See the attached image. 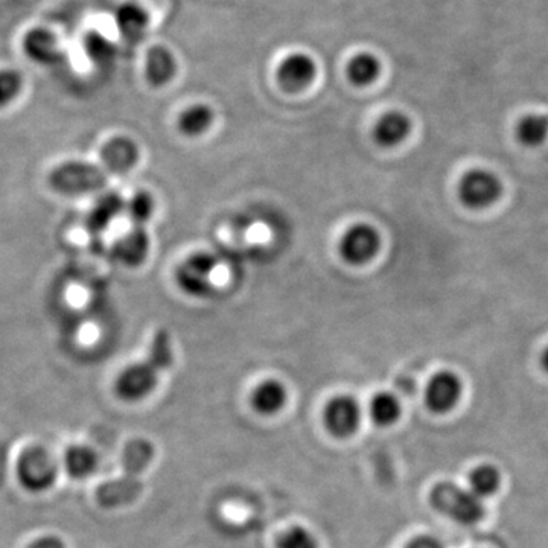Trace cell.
<instances>
[{
  "label": "cell",
  "instance_id": "cell-1",
  "mask_svg": "<svg viewBox=\"0 0 548 548\" xmlns=\"http://www.w3.org/2000/svg\"><path fill=\"white\" fill-rule=\"evenodd\" d=\"M174 361L173 345L168 332L157 331L147 358L125 367L115 381V393L125 402H137L150 396L159 383L163 370Z\"/></svg>",
  "mask_w": 548,
  "mask_h": 548
},
{
  "label": "cell",
  "instance_id": "cell-2",
  "mask_svg": "<svg viewBox=\"0 0 548 548\" xmlns=\"http://www.w3.org/2000/svg\"><path fill=\"white\" fill-rule=\"evenodd\" d=\"M154 457V448L150 440H130L125 445L122 456L124 472L118 478L99 486L96 491V501L106 509H118L134 503L142 492L141 475L150 466Z\"/></svg>",
  "mask_w": 548,
  "mask_h": 548
},
{
  "label": "cell",
  "instance_id": "cell-3",
  "mask_svg": "<svg viewBox=\"0 0 548 548\" xmlns=\"http://www.w3.org/2000/svg\"><path fill=\"white\" fill-rule=\"evenodd\" d=\"M430 503L437 512L460 526H475L485 518L483 500L475 497L469 489L456 483H437L430 492Z\"/></svg>",
  "mask_w": 548,
  "mask_h": 548
},
{
  "label": "cell",
  "instance_id": "cell-4",
  "mask_svg": "<svg viewBox=\"0 0 548 548\" xmlns=\"http://www.w3.org/2000/svg\"><path fill=\"white\" fill-rule=\"evenodd\" d=\"M48 182L61 195L77 197L93 194L106 185V171L93 163L71 160L55 166L49 174Z\"/></svg>",
  "mask_w": 548,
  "mask_h": 548
},
{
  "label": "cell",
  "instance_id": "cell-5",
  "mask_svg": "<svg viewBox=\"0 0 548 548\" xmlns=\"http://www.w3.org/2000/svg\"><path fill=\"white\" fill-rule=\"evenodd\" d=\"M16 474L17 480L26 491L34 494L49 491L57 482V460L46 448H26L17 459Z\"/></svg>",
  "mask_w": 548,
  "mask_h": 548
},
{
  "label": "cell",
  "instance_id": "cell-6",
  "mask_svg": "<svg viewBox=\"0 0 548 548\" xmlns=\"http://www.w3.org/2000/svg\"><path fill=\"white\" fill-rule=\"evenodd\" d=\"M457 195L468 209L482 211L497 203L503 195V183L489 169L474 168L460 177Z\"/></svg>",
  "mask_w": 548,
  "mask_h": 548
},
{
  "label": "cell",
  "instance_id": "cell-7",
  "mask_svg": "<svg viewBox=\"0 0 548 548\" xmlns=\"http://www.w3.org/2000/svg\"><path fill=\"white\" fill-rule=\"evenodd\" d=\"M381 250V233L369 223H355L346 229L338 244L341 259L351 265L369 264Z\"/></svg>",
  "mask_w": 548,
  "mask_h": 548
},
{
  "label": "cell",
  "instance_id": "cell-8",
  "mask_svg": "<svg viewBox=\"0 0 548 548\" xmlns=\"http://www.w3.org/2000/svg\"><path fill=\"white\" fill-rule=\"evenodd\" d=\"M217 267V258L212 253H194L177 268V285L188 296H206L214 285V274Z\"/></svg>",
  "mask_w": 548,
  "mask_h": 548
},
{
  "label": "cell",
  "instance_id": "cell-9",
  "mask_svg": "<svg viewBox=\"0 0 548 548\" xmlns=\"http://www.w3.org/2000/svg\"><path fill=\"white\" fill-rule=\"evenodd\" d=\"M463 384L460 376L451 370H440L431 376L425 389V404L436 415L454 410L462 398Z\"/></svg>",
  "mask_w": 548,
  "mask_h": 548
},
{
  "label": "cell",
  "instance_id": "cell-10",
  "mask_svg": "<svg viewBox=\"0 0 548 548\" xmlns=\"http://www.w3.org/2000/svg\"><path fill=\"white\" fill-rule=\"evenodd\" d=\"M323 421L332 436H352L360 427L361 421V410L357 399L349 395L334 396L326 404Z\"/></svg>",
  "mask_w": 548,
  "mask_h": 548
},
{
  "label": "cell",
  "instance_id": "cell-11",
  "mask_svg": "<svg viewBox=\"0 0 548 548\" xmlns=\"http://www.w3.org/2000/svg\"><path fill=\"white\" fill-rule=\"evenodd\" d=\"M316 75V60L305 52L287 55L278 67L279 84L290 92H299L310 86Z\"/></svg>",
  "mask_w": 548,
  "mask_h": 548
},
{
  "label": "cell",
  "instance_id": "cell-12",
  "mask_svg": "<svg viewBox=\"0 0 548 548\" xmlns=\"http://www.w3.org/2000/svg\"><path fill=\"white\" fill-rule=\"evenodd\" d=\"M150 249L151 238L145 227H133L130 232L116 239L112 255L119 264L136 268L147 261Z\"/></svg>",
  "mask_w": 548,
  "mask_h": 548
},
{
  "label": "cell",
  "instance_id": "cell-13",
  "mask_svg": "<svg viewBox=\"0 0 548 548\" xmlns=\"http://www.w3.org/2000/svg\"><path fill=\"white\" fill-rule=\"evenodd\" d=\"M139 160V147L127 136H116L104 144L101 150V162L104 171L125 174L136 166Z\"/></svg>",
  "mask_w": 548,
  "mask_h": 548
},
{
  "label": "cell",
  "instance_id": "cell-14",
  "mask_svg": "<svg viewBox=\"0 0 548 548\" xmlns=\"http://www.w3.org/2000/svg\"><path fill=\"white\" fill-rule=\"evenodd\" d=\"M411 127V119L404 112L390 110L376 121L372 136L381 147L395 148L410 136Z\"/></svg>",
  "mask_w": 548,
  "mask_h": 548
},
{
  "label": "cell",
  "instance_id": "cell-15",
  "mask_svg": "<svg viewBox=\"0 0 548 548\" xmlns=\"http://www.w3.org/2000/svg\"><path fill=\"white\" fill-rule=\"evenodd\" d=\"M23 52L34 63L49 66L60 60V45L57 37L45 28H34L26 32L23 39Z\"/></svg>",
  "mask_w": 548,
  "mask_h": 548
},
{
  "label": "cell",
  "instance_id": "cell-16",
  "mask_svg": "<svg viewBox=\"0 0 548 548\" xmlns=\"http://www.w3.org/2000/svg\"><path fill=\"white\" fill-rule=\"evenodd\" d=\"M124 209L125 200L121 195L116 192H107V194L101 195L87 215V229L90 233L99 235L124 212Z\"/></svg>",
  "mask_w": 548,
  "mask_h": 548
},
{
  "label": "cell",
  "instance_id": "cell-17",
  "mask_svg": "<svg viewBox=\"0 0 548 548\" xmlns=\"http://www.w3.org/2000/svg\"><path fill=\"white\" fill-rule=\"evenodd\" d=\"M177 60L165 46H153L145 58V77L154 87H162L176 77Z\"/></svg>",
  "mask_w": 548,
  "mask_h": 548
},
{
  "label": "cell",
  "instance_id": "cell-18",
  "mask_svg": "<svg viewBox=\"0 0 548 548\" xmlns=\"http://www.w3.org/2000/svg\"><path fill=\"white\" fill-rule=\"evenodd\" d=\"M288 393L284 384L278 380H265L255 387L250 396L253 410L262 416H273L287 404Z\"/></svg>",
  "mask_w": 548,
  "mask_h": 548
},
{
  "label": "cell",
  "instance_id": "cell-19",
  "mask_svg": "<svg viewBox=\"0 0 548 548\" xmlns=\"http://www.w3.org/2000/svg\"><path fill=\"white\" fill-rule=\"evenodd\" d=\"M63 465L69 477L75 478V480H84V478L92 477L93 472L98 469V454L89 445L77 443V445L67 448L64 453Z\"/></svg>",
  "mask_w": 548,
  "mask_h": 548
},
{
  "label": "cell",
  "instance_id": "cell-20",
  "mask_svg": "<svg viewBox=\"0 0 548 548\" xmlns=\"http://www.w3.org/2000/svg\"><path fill=\"white\" fill-rule=\"evenodd\" d=\"M215 113L211 106L197 102L186 107L177 119L180 133L188 137L203 136L214 124Z\"/></svg>",
  "mask_w": 548,
  "mask_h": 548
},
{
  "label": "cell",
  "instance_id": "cell-21",
  "mask_svg": "<svg viewBox=\"0 0 548 548\" xmlns=\"http://www.w3.org/2000/svg\"><path fill=\"white\" fill-rule=\"evenodd\" d=\"M349 81L357 87H366L375 83L381 74L380 58L372 52H360L349 61L346 69Z\"/></svg>",
  "mask_w": 548,
  "mask_h": 548
},
{
  "label": "cell",
  "instance_id": "cell-22",
  "mask_svg": "<svg viewBox=\"0 0 548 548\" xmlns=\"http://www.w3.org/2000/svg\"><path fill=\"white\" fill-rule=\"evenodd\" d=\"M116 26L127 39H139L148 26V14L141 5L134 2L122 4L116 11Z\"/></svg>",
  "mask_w": 548,
  "mask_h": 548
},
{
  "label": "cell",
  "instance_id": "cell-23",
  "mask_svg": "<svg viewBox=\"0 0 548 548\" xmlns=\"http://www.w3.org/2000/svg\"><path fill=\"white\" fill-rule=\"evenodd\" d=\"M517 139L527 148H536L544 144L548 137V116L529 113L518 121Z\"/></svg>",
  "mask_w": 548,
  "mask_h": 548
},
{
  "label": "cell",
  "instance_id": "cell-24",
  "mask_svg": "<svg viewBox=\"0 0 548 548\" xmlns=\"http://www.w3.org/2000/svg\"><path fill=\"white\" fill-rule=\"evenodd\" d=\"M469 491L480 498L492 497L497 494L501 486V472L494 465H480L472 469L468 477Z\"/></svg>",
  "mask_w": 548,
  "mask_h": 548
},
{
  "label": "cell",
  "instance_id": "cell-25",
  "mask_svg": "<svg viewBox=\"0 0 548 548\" xmlns=\"http://www.w3.org/2000/svg\"><path fill=\"white\" fill-rule=\"evenodd\" d=\"M369 413L376 425L390 427L401 418V402L393 393H376L370 401Z\"/></svg>",
  "mask_w": 548,
  "mask_h": 548
},
{
  "label": "cell",
  "instance_id": "cell-26",
  "mask_svg": "<svg viewBox=\"0 0 548 548\" xmlns=\"http://www.w3.org/2000/svg\"><path fill=\"white\" fill-rule=\"evenodd\" d=\"M154 209H156V203L150 192L137 191L125 201L124 212L133 227H145L153 217Z\"/></svg>",
  "mask_w": 548,
  "mask_h": 548
},
{
  "label": "cell",
  "instance_id": "cell-27",
  "mask_svg": "<svg viewBox=\"0 0 548 548\" xmlns=\"http://www.w3.org/2000/svg\"><path fill=\"white\" fill-rule=\"evenodd\" d=\"M84 52L95 64H107L115 57V46L109 39L96 31L87 32L84 37Z\"/></svg>",
  "mask_w": 548,
  "mask_h": 548
},
{
  "label": "cell",
  "instance_id": "cell-28",
  "mask_svg": "<svg viewBox=\"0 0 548 548\" xmlns=\"http://www.w3.org/2000/svg\"><path fill=\"white\" fill-rule=\"evenodd\" d=\"M23 78L20 72L14 69H2L0 71V109L10 106L22 93Z\"/></svg>",
  "mask_w": 548,
  "mask_h": 548
},
{
  "label": "cell",
  "instance_id": "cell-29",
  "mask_svg": "<svg viewBox=\"0 0 548 548\" xmlns=\"http://www.w3.org/2000/svg\"><path fill=\"white\" fill-rule=\"evenodd\" d=\"M278 548H319L316 536L302 526H293L278 536Z\"/></svg>",
  "mask_w": 548,
  "mask_h": 548
},
{
  "label": "cell",
  "instance_id": "cell-30",
  "mask_svg": "<svg viewBox=\"0 0 548 548\" xmlns=\"http://www.w3.org/2000/svg\"><path fill=\"white\" fill-rule=\"evenodd\" d=\"M404 548H443V545L434 536L422 535L411 539Z\"/></svg>",
  "mask_w": 548,
  "mask_h": 548
},
{
  "label": "cell",
  "instance_id": "cell-31",
  "mask_svg": "<svg viewBox=\"0 0 548 548\" xmlns=\"http://www.w3.org/2000/svg\"><path fill=\"white\" fill-rule=\"evenodd\" d=\"M28 548H66V545L57 536H42L32 541Z\"/></svg>",
  "mask_w": 548,
  "mask_h": 548
},
{
  "label": "cell",
  "instance_id": "cell-32",
  "mask_svg": "<svg viewBox=\"0 0 548 548\" xmlns=\"http://www.w3.org/2000/svg\"><path fill=\"white\" fill-rule=\"evenodd\" d=\"M541 366H542V369H544L545 372L548 373V346L547 348L544 349V352H542Z\"/></svg>",
  "mask_w": 548,
  "mask_h": 548
}]
</instances>
